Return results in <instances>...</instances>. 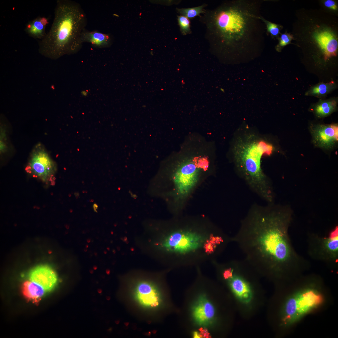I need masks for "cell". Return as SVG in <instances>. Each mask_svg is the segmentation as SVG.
I'll use <instances>...</instances> for the list:
<instances>
[{
	"label": "cell",
	"instance_id": "obj_1",
	"mask_svg": "<svg viewBox=\"0 0 338 338\" xmlns=\"http://www.w3.org/2000/svg\"><path fill=\"white\" fill-rule=\"evenodd\" d=\"M292 213L272 205H252L241 220L232 241L261 277L274 284L291 281L304 274L310 263L298 253L289 234Z\"/></svg>",
	"mask_w": 338,
	"mask_h": 338
},
{
	"label": "cell",
	"instance_id": "obj_2",
	"mask_svg": "<svg viewBox=\"0 0 338 338\" xmlns=\"http://www.w3.org/2000/svg\"><path fill=\"white\" fill-rule=\"evenodd\" d=\"M197 272L178 312L181 325L192 338H224L233 326L237 313L233 302L219 282Z\"/></svg>",
	"mask_w": 338,
	"mask_h": 338
},
{
	"label": "cell",
	"instance_id": "obj_3",
	"mask_svg": "<svg viewBox=\"0 0 338 338\" xmlns=\"http://www.w3.org/2000/svg\"><path fill=\"white\" fill-rule=\"evenodd\" d=\"M264 1L232 0L214 12L213 32L218 49L235 58L254 57L262 53L266 31L260 18Z\"/></svg>",
	"mask_w": 338,
	"mask_h": 338
},
{
	"label": "cell",
	"instance_id": "obj_4",
	"mask_svg": "<svg viewBox=\"0 0 338 338\" xmlns=\"http://www.w3.org/2000/svg\"><path fill=\"white\" fill-rule=\"evenodd\" d=\"M274 285L267 317L276 337L286 335L305 317L324 309L329 302L324 280L316 274H304Z\"/></svg>",
	"mask_w": 338,
	"mask_h": 338
},
{
	"label": "cell",
	"instance_id": "obj_5",
	"mask_svg": "<svg viewBox=\"0 0 338 338\" xmlns=\"http://www.w3.org/2000/svg\"><path fill=\"white\" fill-rule=\"evenodd\" d=\"M213 264L218 281L230 295L237 313L244 319L252 318L266 302L261 276L244 259Z\"/></svg>",
	"mask_w": 338,
	"mask_h": 338
},
{
	"label": "cell",
	"instance_id": "obj_6",
	"mask_svg": "<svg viewBox=\"0 0 338 338\" xmlns=\"http://www.w3.org/2000/svg\"><path fill=\"white\" fill-rule=\"evenodd\" d=\"M87 23L86 15L79 3L71 0H57L53 23L39 42V52L54 59L77 53L83 46L81 36Z\"/></svg>",
	"mask_w": 338,
	"mask_h": 338
},
{
	"label": "cell",
	"instance_id": "obj_7",
	"mask_svg": "<svg viewBox=\"0 0 338 338\" xmlns=\"http://www.w3.org/2000/svg\"><path fill=\"white\" fill-rule=\"evenodd\" d=\"M177 223L161 238L163 250L177 256L182 266L210 259L206 245L220 228L203 215H180Z\"/></svg>",
	"mask_w": 338,
	"mask_h": 338
},
{
	"label": "cell",
	"instance_id": "obj_8",
	"mask_svg": "<svg viewBox=\"0 0 338 338\" xmlns=\"http://www.w3.org/2000/svg\"><path fill=\"white\" fill-rule=\"evenodd\" d=\"M272 146L253 134L237 140L234 148L235 166L249 188L260 198L272 202L274 194L271 182L261 167V159L272 152Z\"/></svg>",
	"mask_w": 338,
	"mask_h": 338
},
{
	"label": "cell",
	"instance_id": "obj_9",
	"mask_svg": "<svg viewBox=\"0 0 338 338\" xmlns=\"http://www.w3.org/2000/svg\"><path fill=\"white\" fill-rule=\"evenodd\" d=\"M127 294L129 309L147 320H160L179 310L173 304L169 289L163 280L134 279L129 281Z\"/></svg>",
	"mask_w": 338,
	"mask_h": 338
},
{
	"label": "cell",
	"instance_id": "obj_10",
	"mask_svg": "<svg viewBox=\"0 0 338 338\" xmlns=\"http://www.w3.org/2000/svg\"><path fill=\"white\" fill-rule=\"evenodd\" d=\"M299 32L292 35L302 49H308L321 55L324 60L337 56L338 41L337 28L334 24L322 21L318 16L302 18Z\"/></svg>",
	"mask_w": 338,
	"mask_h": 338
},
{
	"label": "cell",
	"instance_id": "obj_11",
	"mask_svg": "<svg viewBox=\"0 0 338 338\" xmlns=\"http://www.w3.org/2000/svg\"><path fill=\"white\" fill-rule=\"evenodd\" d=\"M307 242L308 254L312 259L330 264H337V226L325 236L310 234L308 236Z\"/></svg>",
	"mask_w": 338,
	"mask_h": 338
},
{
	"label": "cell",
	"instance_id": "obj_12",
	"mask_svg": "<svg viewBox=\"0 0 338 338\" xmlns=\"http://www.w3.org/2000/svg\"><path fill=\"white\" fill-rule=\"evenodd\" d=\"M28 173L44 182L52 181L55 164L44 146L38 144L34 148L26 168Z\"/></svg>",
	"mask_w": 338,
	"mask_h": 338
},
{
	"label": "cell",
	"instance_id": "obj_13",
	"mask_svg": "<svg viewBox=\"0 0 338 338\" xmlns=\"http://www.w3.org/2000/svg\"><path fill=\"white\" fill-rule=\"evenodd\" d=\"M314 143L325 149L332 147L338 139V127L336 125H317L311 127Z\"/></svg>",
	"mask_w": 338,
	"mask_h": 338
},
{
	"label": "cell",
	"instance_id": "obj_14",
	"mask_svg": "<svg viewBox=\"0 0 338 338\" xmlns=\"http://www.w3.org/2000/svg\"><path fill=\"white\" fill-rule=\"evenodd\" d=\"M28 278L30 281L40 285L47 291L52 289L57 281L54 271L46 265L38 266L32 269L29 274Z\"/></svg>",
	"mask_w": 338,
	"mask_h": 338
},
{
	"label": "cell",
	"instance_id": "obj_15",
	"mask_svg": "<svg viewBox=\"0 0 338 338\" xmlns=\"http://www.w3.org/2000/svg\"><path fill=\"white\" fill-rule=\"evenodd\" d=\"M81 40L83 43H88L94 47L102 49L109 47L111 40L108 34L97 30L90 31L85 29L82 32Z\"/></svg>",
	"mask_w": 338,
	"mask_h": 338
},
{
	"label": "cell",
	"instance_id": "obj_16",
	"mask_svg": "<svg viewBox=\"0 0 338 338\" xmlns=\"http://www.w3.org/2000/svg\"><path fill=\"white\" fill-rule=\"evenodd\" d=\"M49 23L48 20L46 18L38 17L28 22L26 25L25 30L29 36L35 39L41 40L46 35L45 28Z\"/></svg>",
	"mask_w": 338,
	"mask_h": 338
},
{
	"label": "cell",
	"instance_id": "obj_17",
	"mask_svg": "<svg viewBox=\"0 0 338 338\" xmlns=\"http://www.w3.org/2000/svg\"><path fill=\"white\" fill-rule=\"evenodd\" d=\"M45 290L41 286L32 282L27 281L23 285V292L28 299L37 302L44 295Z\"/></svg>",
	"mask_w": 338,
	"mask_h": 338
},
{
	"label": "cell",
	"instance_id": "obj_18",
	"mask_svg": "<svg viewBox=\"0 0 338 338\" xmlns=\"http://www.w3.org/2000/svg\"><path fill=\"white\" fill-rule=\"evenodd\" d=\"M336 105L337 101L334 100L322 101L315 105L314 111L318 117H324L334 111Z\"/></svg>",
	"mask_w": 338,
	"mask_h": 338
},
{
	"label": "cell",
	"instance_id": "obj_19",
	"mask_svg": "<svg viewBox=\"0 0 338 338\" xmlns=\"http://www.w3.org/2000/svg\"><path fill=\"white\" fill-rule=\"evenodd\" d=\"M336 87L334 82L320 83L311 88L306 92V95L316 96H324L334 90Z\"/></svg>",
	"mask_w": 338,
	"mask_h": 338
},
{
	"label": "cell",
	"instance_id": "obj_20",
	"mask_svg": "<svg viewBox=\"0 0 338 338\" xmlns=\"http://www.w3.org/2000/svg\"><path fill=\"white\" fill-rule=\"evenodd\" d=\"M260 18L264 23L267 33L270 34L274 38H275L278 39L279 34H280V31L282 29L283 26L266 20L262 16L260 17Z\"/></svg>",
	"mask_w": 338,
	"mask_h": 338
},
{
	"label": "cell",
	"instance_id": "obj_21",
	"mask_svg": "<svg viewBox=\"0 0 338 338\" xmlns=\"http://www.w3.org/2000/svg\"><path fill=\"white\" fill-rule=\"evenodd\" d=\"M280 34V36L278 38V43L275 47L276 51L279 52H281L284 46L291 44V42L293 39L292 35L286 32Z\"/></svg>",
	"mask_w": 338,
	"mask_h": 338
},
{
	"label": "cell",
	"instance_id": "obj_22",
	"mask_svg": "<svg viewBox=\"0 0 338 338\" xmlns=\"http://www.w3.org/2000/svg\"><path fill=\"white\" fill-rule=\"evenodd\" d=\"M203 6L202 5L191 8L178 9L177 10L182 16L191 18L203 13Z\"/></svg>",
	"mask_w": 338,
	"mask_h": 338
},
{
	"label": "cell",
	"instance_id": "obj_23",
	"mask_svg": "<svg viewBox=\"0 0 338 338\" xmlns=\"http://www.w3.org/2000/svg\"><path fill=\"white\" fill-rule=\"evenodd\" d=\"M178 20L182 33L186 34L190 33V21L188 18L183 16H178Z\"/></svg>",
	"mask_w": 338,
	"mask_h": 338
},
{
	"label": "cell",
	"instance_id": "obj_24",
	"mask_svg": "<svg viewBox=\"0 0 338 338\" xmlns=\"http://www.w3.org/2000/svg\"><path fill=\"white\" fill-rule=\"evenodd\" d=\"M324 6L327 8L332 11H336L337 10V6L335 2L332 0H326L324 1Z\"/></svg>",
	"mask_w": 338,
	"mask_h": 338
},
{
	"label": "cell",
	"instance_id": "obj_25",
	"mask_svg": "<svg viewBox=\"0 0 338 338\" xmlns=\"http://www.w3.org/2000/svg\"><path fill=\"white\" fill-rule=\"evenodd\" d=\"M82 95L84 96H86L88 94V92L85 90L82 91L81 92Z\"/></svg>",
	"mask_w": 338,
	"mask_h": 338
},
{
	"label": "cell",
	"instance_id": "obj_26",
	"mask_svg": "<svg viewBox=\"0 0 338 338\" xmlns=\"http://www.w3.org/2000/svg\"><path fill=\"white\" fill-rule=\"evenodd\" d=\"M93 206H94V207H95V208H96V209H97V208H98V205H97V204H95H95H94V205H93Z\"/></svg>",
	"mask_w": 338,
	"mask_h": 338
}]
</instances>
